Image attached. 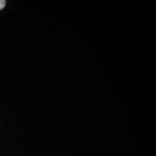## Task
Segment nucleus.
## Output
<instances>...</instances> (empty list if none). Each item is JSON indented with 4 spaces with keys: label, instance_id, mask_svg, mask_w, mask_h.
Here are the masks:
<instances>
[{
    "label": "nucleus",
    "instance_id": "obj_1",
    "mask_svg": "<svg viewBox=\"0 0 156 156\" xmlns=\"http://www.w3.org/2000/svg\"><path fill=\"white\" fill-rule=\"evenodd\" d=\"M6 5V1L5 0H0V10L3 9Z\"/></svg>",
    "mask_w": 156,
    "mask_h": 156
}]
</instances>
